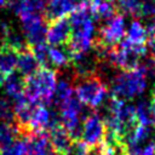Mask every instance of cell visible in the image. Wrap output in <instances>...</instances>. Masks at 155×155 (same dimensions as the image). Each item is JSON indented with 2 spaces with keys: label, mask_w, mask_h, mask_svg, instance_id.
I'll return each mask as SVG.
<instances>
[{
  "label": "cell",
  "mask_w": 155,
  "mask_h": 155,
  "mask_svg": "<svg viewBox=\"0 0 155 155\" xmlns=\"http://www.w3.org/2000/svg\"><path fill=\"white\" fill-rule=\"evenodd\" d=\"M136 115H137V121L138 124L150 126L153 124L151 120V113H150V104L145 101H142L138 103L136 107Z\"/></svg>",
  "instance_id": "21"
},
{
  "label": "cell",
  "mask_w": 155,
  "mask_h": 155,
  "mask_svg": "<svg viewBox=\"0 0 155 155\" xmlns=\"http://www.w3.org/2000/svg\"><path fill=\"white\" fill-rule=\"evenodd\" d=\"M47 133L57 155H70L75 142L70 138V136L68 134V132L59 121H57L47 131Z\"/></svg>",
  "instance_id": "10"
},
{
  "label": "cell",
  "mask_w": 155,
  "mask_h": 155,
  "mask_svg": "<svg viewBox=\"0 0 155 155\" xmlns=\"http://www.w3.org/2000/svg\"><path fill=\"white\" fill-rule=\"evenodd\" d=\"M150 113H151V120L155 126V87L151 91V102H150Z\"/></svg>",
  "instance_id": "26"
},
{
  "label": "cell",
  "mask_w": 155,
  "mask_h": 155,
  "mask_svg": "<svg viewBox=\"0 0 155 155\" xmlns=\"http://www.w3.org/2000/svg\"><path fill=\"white\" fill-rule=\"evenodd\" d=\"M138 16L147 19L155 18V0H140Z\"/></svg>",
  "instance_id": "23"
},
{
  "label": "cell",
  "mask_w": 155,
  "mask_h": 155,
  "mask_svg": "<svg viewBox=\"0 0 155 155\" xmlns=\"http://www.w3.org/2000/svg\"><path fill=\"white\" fill-rule=\"evenodd\" d=\"M17 52L8 46L0 47V78L1 80L16 70Z\"/></svg>",
  "instance_id": "15"
},
{
  "label": "cell",
  "mask_w": 155,
  "mask_h": 155,
  "mask_svg": "<svg viewBox=\"0 0 155 155\" xmlns=\"http://www.w3.org/2000/svg\"><path fill=\"white\" fill-rule=\"evenodd\" d=\"M29 155H57L47 132L35 133L28 139Z\"/></svg>",
  "instance_id": "11"
},
{
  "label": "cell",
  "mask_w": 155,
  "mask_h": 155,
  "mask_svg": "<svg viewBox=\"0 0 155 155\" xmlns=\"http://www.w3.org/2000/svg\"><path fill=\"white\" fill-rule=\"evenodd\" d=\"M111 1H115V0H111Z\"/></svg>",
  "instance_id": "29"
},
{
  "label": "cell",
  "mask_w": 155,
  "mask_h": 155,
  "mask_svg": "<svg viewBox=\"0 0 155 155\" xmlns=\"http://www.w3.org/2000/svg\"><path fill=\"white\" fill-rule=\"evenodd\" d=\"M145 31H147L148 40L155 38V18H151V19L148 21V23H147V25H145ZM148 40H147V41H148Z\"/></svg>",
  "instance_id": "25"
},
{
  "label": "cell",
  "mask_w": 155,
  "mask_h": 155,
  "mask_svg": "<svg viewBox=\"0 0 155 155\" xmlns=\"http://www.w3.org/2000/svg\"><path fill=\"white\" fill-rule=\"evenodd\" d=\"M69 24L71 29V35L69 42L65 45L70 52V57L76 54H82L92 48L94 41V19L91 16L87 0H82L79 7L70 13Z\"/></svg>",
  "instance_id": "1"
},
{
  "label": "cell",
  "mask_w": 155,
  "mask_h": 155,
  "mask_svg": "<svg viewBox=\"0 0 155 155\" xmlns=\"http://www.w3.org/2000/svg\"><path fill=\"white\" fill-rule=\"evenodd\" d=\"M48 62H51L57 68H65L71 64V57L68 47L64 45L61 46H50L47 50Z\"/></svg>",
  "instance_id": "16"
},
{
  "label": "cell",
  "mask_w": 155,
  "mask_h": 155,
  "mask_svg": "<svg viewBox=\"0 0 155 155\" xmlns=\"http://www.w3.org/2000/svg\"><path fill=\"white\" fill-rule=\"evenodd\" d=\"M0 155H29L28 140L27 139H17L13 144H11L7 149H5Z\"/></svg>",
  "instance_id": "22"
},
{
  "label": "cell",
  "mask_w": 155,
  "mask_h": 155,
  "mask_svg": "<svg viewBox=\"0 0 155 155\" xmlns=\"http://www.w3.org/2000/svg\"><path fill=\"white\" fill-rule=\"evenodd\" d=\"M24 31V39L29 46L46 44L47 22L41 13H28L19 17Z\"/></svg>",
  "instance_id": "6"
},
{
  "label": "cell",
  "mask_w": 155,
  "mask_h": 155,
  "mask_svg": "<svg viewBox=\"0 0 155 155\" xmlns=\"http://www.w3.org/2000/svg\"><path fill=\"white\" fill-rule=\"evenodd\" d=\"M147 87V74L142 65L132 70H121L113 78L111 94L124 102L142 94Z\"/></svg>",
  "instance_id": "4"
},
{
  "label": "cell",
  "mask_w": 155,
  "mask_h": 155,
  "mask_svg": "<svg viewBox=\"0 0 155 155\" xmlns=\"http://www.w3.org/2000/svg\"><path fill=\"white\" fill-rule=\"evenodd\" d=\"M128 155H155V142H151V143L147 144L145 147L140 148L139 150L131 153Z\"/></svg>",
  "instance_id": "24"
},
{
  "label": "cell",
  "mask_w": 155,
  "mask_h": 155,
  "mask_svg": "<svg viewBox=\"0 0 155 155\" xmlns=\"http://www.w3.org/2000/svg\"><path fill=\"white\" fill-rule=\"evenodd\" d=\"M147 47H148V50H150V54L155 57V38L149 39L147 41Z\"/></svg>",
  "instance_id": "27"
},
{
  "label": "cell",
  "mask_w": 155,
  "mask_h": 155,
  "mask_svg": "<svg viewBox=\"0 0 155 155\" xmlns=\"http://www.w3.org/2000/svg\"><path fill=\"white\" fill-rule=\"evenodd\" d=\"M6 4H7V0H0V8L4 7Z\"/></svg>",
  "instance_id": "28"
},
{
  "label": "cell",
  "mask_w": 155,
  "mask_h": 155,
  "mask_svg": "<svg viewBox=\"0 0 155 155\" xmlns=\"http://www.w3.org/2000/svg\"><path fill=\"white\" fill-rule=\"evenodd\" d=\"M104 133H105L104 120L98 113L93 111L88 114L82 122V132L80 140H82L86 145L92 148L98 145L103 140Z\"/></svg>",
  "instance_id": "7"
},
{
  "label": "cell",
  "mask_w": 155,
  "mask_h": 155,
  "mask_svg": "<svg viewBox=\"0 0 155 155\" xmlns=\"http://www.w3.org/2000/svg\"><path fill=\"white\" fill-rule=\"evenodd\" d=\"M82 0H47L42 15L47 24L54 19L64 18L73 13Z\"/></svg>",
  "instance_id": "9"
},
{
  "label": "cell",
  "mask_w": 155,
  "mask_h": 155,
  "mask_svg": "<svg viewBox=\"0 0 155 155\" xmlns=\"http://www.w3.org/2000/svg\"><path fill=\"white\" fill-rule=\"evenodd\" d=\"M73 88L79 102L91 109H97L102 105L108 93L105 81L94 71L84 75L73 74Z\"/></svg>",
  "instance_id": "3"
},
{
  "label": "cell",
  "mask_w": 155,
  "mask_h": 155,
  "mask_svg": "<svg viewBox=\"0 0 155 155\" xmlns=\"http://www.w3.org/2000/svg\"><path fill=\"white\" fill-rule=\"evenodd\" d=\"M0 120L2 122H13L15 120L13 103L6 97H0Z\"/></svg>",
  "instance_id": "20"
},
{
  "label": "cell",
  "mask_w": 155,
  "mask_h": 155,
  "mask_svg": "<svg viewBox=\"0 0 155 155\" xmlns=\"http://www.w3.org/2000/svg\"><path fill=\"white\" fill-rule=\"evenodd\" d=\"M57 86V71L50 67H40L31 75L24 78L23 94L33 103L51 104Z\"/></svg>",
  "instance_id": "2"
},
{
  "label": "cell",
  "mask_w": 155,
  "mask_h": 155,
  "mask_svg": "<svg viewBox=\"0 0 155 155\" xmlns=\"http://www.w3.org/2000/svg\"><path fill=\"white\" fill-rule=\"evenodd\" d=\"M39 68H40V64L36 61V58L33 54V52H31V50H30L29 46H27L23 50H21V51L17 52L16 69L18 70V73L23 78H27V76L31 75Z\"/></svg>",
  "instance_id": "13"
},
{
  "label": "cell",
  "mask_w": 155,
  "mask_h": 155,
  "mask_svg": "<svg viewBox=\"0 0 155 155\" xmlns=\"http://www.w3.org/2000/svg\"><path fill=\"white\" fill-rule=\"evenodd\" d=\"M19 134L15 125L11 122H1L0 124V154L7 149L11 144H13L18 139Z\"/></svg>",
  "instance_id": "17"
},
{
  "label": "cell",
  "mask_w": 155,
  "mask_h": 155,
  "mask_svg": "<svg viewBox=\"0 0 155 155\" xmlns=\"http://www.w3.org/2000/svg\"><path fill=\"white\" fill-rule=\"evenodd\" d=\"M127 40H130L133 44L147 45L148 36H147L145 27L138 19H134L131 22L130 28L127 30Z\"/></svg>",
  "instance_id": "18"
},
{
  "label": "cell",
  "mask_w": 155,
  "mask_h": 155,
  "mask_svg": "<svg viewBox=\"0 0 155 155\" xmlns=\"http://www.w3.org/2000/svg\"><path fill=\"white\" fill-rule=\"evenodd\" d=\"M111 0H87V7L93 19L108 21L117 13L116 6Z\"/></svg>",
  "instance_id": "12"
},
{
  "label": "cell",
  "mask_w": 155,
  "mask_h": 155,
  "mask_svg": "<svg viewBox=\"0 0 155 155\" xmlns=\"http://www.w3.org/2000/svg\"><path fill=\"white\" fill-rule=\"evenodd\" d=\"M125 36V18L121 13H116L99 28L97 38H94L92 46L114 47Z\"/></svg>",
  "instance_id": "5"
},
{
  "label": "cell",
  "mask_w": 155,
  "mask_h": 155,
  "mask_svg": "<svg viewBox=\"0 0 155 155\" xmlns=\"http://www.w3.org/2000/svg\"><path fill=\"white\" fill-rule=\"evenodd\" d=\"M71 35V29L69 19L67 17L58 18L47 24L46 31V42L51 46H64L69 42Z\"/></svg>",
  "instance_id": "8"
},
{
  "label": "cell",
  "mask_w": 155,
  "mask_h": 155,
  "mask_svg": "<svg viewBox=\"0 0 155 155\" xmlns=\"http://www.w3.org/2000/svg\"><path fill=\"white\" fill-rule=\"evenodd\" d=\"M116 10L122 15L138 16L140 0H115Z\"/></svg>",
  "instance_id": "19"
},
{
  "label": "cell",
  "mask_w": 155,
  "mask_h": 155,
  "mask_svg": "<svg viewBox=\"0 0 155 155\" xmlns=\"http://www.w3.org/2000/svg\"><path fill=\"white\" fill-rule=\"evenodd\" d=\"M1 85L5 88V92L8 94V97L16 99L19 96L23 94V90H24V78L19 74V73H11L8 75H6L2 81Z\"/></svg>",
  "instance_id": "14"
}]
</instances>
